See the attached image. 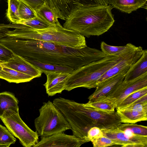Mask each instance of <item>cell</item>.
<instances>
[{"mask_svg": "<svg viewBox=\"0 0 147 147\" xmlns=\"http://www.w3.org/2000/svg\"><path fill=\"white\" fill-rule=\"evenodd\" d=\"M6 34L17 38L51 42L74 48L81 49L87 46L84 36L65 28L60 23L42 29H15L9 30Z\"/></svg>", "mask_w": 147, "mask_h": 147, "instance_id": "cell-3", "label": "cell"}, {"mask_svg": "<svg viewBox=\"0 0 147 147\" xmlns=\"http://www.w3.org/2000/svg\"><path fill=\"white\" fill-rule=\"evenodd\" d=\"M16 139L6 127L0 124V147H8L15 143Z\"/></svg>", "mask_w": 147, "mask_h": 147, "instance_id": "cell-28", "label": "cell"}, {"mask_svg": "<svg viewBox=\"0 0 147 147\" xmlns=\"http://www.w3.org/2000/svg\"><path fill=\"white\" fill-rule=\"evenodd\" d=\"M0 118L9 131L19 139L25 147H33L38 140L39 136L22 121L18 109H9L5 111Z\"/></svg>", "mask_w": 147, "mask_h": 147, "instance_id": "cell-6", "label": "cell"}, {"mask_svg": "<svg viewBox=\"0 0 147 147\" xmlns=\"http://www.w3.org/2000/svg\"><path fill=\"white\" fill-rule=\"evenodd\" d=\"M147 94V87L135 91L126 97L116 109H121L130 105L141 96Z\"/></svg>", "mask_w": 147, "mask_h": 147, "instance_id": "cell-26", "label": "cell"}, {"mask_svg": "<svg viewBox=\"0 0 147 147\" xmlns=\"http://www.w3.org/2000/svg\"><path fill=\"white\" fill-rule=\"evenodd\" d=\"M0 65L31 76L34 78L39 77L42 73L36 67L23 57L14 54L13 57L8 62Z\"/></svg>", "mask_w": 147, "mask_h": 147, "instance_id": "cell-14", "label": "cell"}, {"mask_svg": "<svg viewBox=\"0 0 147 147\" xmlns=\"http://www.w3.org/2000/svg\"><path fill=\"white\" fill-rule=\"evenodd\" d=\"M2 68L3 67L0 65V71L2 70Z\"/></svg>", "mask_w": 147, "mask_h": 147, "instance_id": "cell-36", "label": "cell"}, {"mask_svg": "<svg viewBox=\"0 0 147 147\" xmlns=\"http://www.w3.org/2000/svg\"><path fill=\"white\" fill-rule=\"evenodd\" d=\"M147 87V72L132 80H123L116 90L106 98H112L116 108L122 101L131 93Z\"/></svg>", "mask_w": 147, "mask_h": 147, "instance_id": "cell-10", "label": "cell"}, {"mask_svg": "<svg viewBox=\"0 0 147 147\" xmlns=\"http://www.w3.org/2000/svg\"><path fill=\"white\" fill-rule=\"evenodd\" d=\"M127 71L111 77L97 84L94 92L88 98V102L105 98L111 95L124 80Z\"/></svg>", "mask_w": 147, "mask_h": 147, "instance_id": "cell-12", "label": "cell"}, {"mask_svg": "<svg viewBox=\"0 0 147 147\" xmlns=\"http://www.w3.org/2000/svg\"><path fill=\"white\" fill-rule=\"evenodd\" d=\"M18 1V11L21 20H28L37 16L34 10L21 0Z\"/></svg>", "mask_w": 147, "mask_h": 147, "instance_id": "cell-29", "label": "cell"}, {"mask_svg": "<svg viewBox=\"0 0 147 147\" xmlns=\"http://www.w3.org/2000/svg\"><path fill=\"white\" fill-rule=\"evenodd\" d=\"M144 50L142 47H137L131 43L128 49L121 56L120 60L102 76L97 84L111 77L127 71L141 57Z\"/></svg>", "mask_w": 147, "mask_h": 147, "instance_id": "cell-8", "label": "cell"}, {"mask_svg": "<svg viewBox=\"0 0 147 147\" xmlns=\"http://www.w3.org/2000/svg\"><path fill=\"white\" fill-rule=\"evenodd\" d=\"M0 78L9 82L16 83L28 82L34 78L28 75L5 67L0 71Z\"/></svg>", "mask_w": 147, "mask_h": 147, "instance_id": "cell-18", "label": "cell"}, {"mask_svg": "<svg viewBox=\"0 0 147 147\" xmlns=\"http://www.w3.org/2000/svg\"><path fill=\"white\" fill-rule=\"evenodd\" d=\"M26 26L29 30L42 29L52 25L46 22L37 16L34 18L26 20H21L18 24Z\"/></svg>", "mask_w": 147, "mask_h": 147, "instance_id": "cell-24", "label": "cell"}, {"mask_svg": "<svg viewBox=\"0 0 147 147\" xmlns=\"http://www.w3.org/2000/svg\"><path fill=\"white\" fill-rule=\"evenodd\" d=\"M45 75L53 72H65L71 74L74 70L67 65L43 63L39 61L24 58Z\"/></svg>", "mask_w": 147, "mask_h": 147, "instance_id": "cell-16", "label": "cell"}, {"mask_svg": "<svg viewBox=\"0 0 147 147\" xmlns=\"http://www.w3.org/2000/svg\"><path fill=\"white\" fill-rule=\"evenodd\" d=\"M44 4L51 8L58 18L65 20L78 6L109 4L108 0H44Z\"/></svg>", "mask_w": 147, "mask_h": 147, "instance_id": "cell-7", "label": "cell"}, {"mask_svg": "<svg viewBox=\"0 0 147 147\" xmlns=\"http://www.w3.org/2000/svg\"><path fill=\"white\" fill-rule=\"evenodd\" d=\"M121 58V56H108L74 70L67 80L65 90L69 91L79 87L96 88L102 76Z\"/></svg>", "mask_w": 147, "mask_h": 147, "instance_id": "cell-4", "label": "cell"}, {"mask_svg": "<svg viewBox=\"0 0 147 147\" xmlns=\"http://www.w3.org/2000/svg\"><path fill=\"white\" fill-rule=\"evenodd\" d=\"M70 74L65 72H53L46 74L47 81L43 85L48 96H52L61 93L65 90L66 81Z\"/></svg>", "mask_w": 147, "mask_h": 147, "instance_id": "cell-13", "label": "cell"}, {"mask_svg": "<svg viewBox=\"0 0 147 147\" xmlns=\"http://www.w3.org/2000/svg\"><path fill=\"white\" fill-rule=\"evenodd\" d=\"M39 115L34 121L39 136L47 137L71 129L63 114L53 102L43 103L39 110Z\"/></svg>", "mask_w": 147, "mask_h": 147, "instance_id": "cell-5", "label": "cell"}, {"mask_svg": "<svg viewBox=\"0 0 147 147\" xmlns=\"http://www.w3.org/2000/svg\"><path fill=\"white\" fill-rule=\"evenodd\" d=\"M89 107L102 112L112 113L115 111L116 105L112 99L105 98L86 103Z\"/></svg>", "mask_w": 147, "mask_h": 147, "instance_id": "cell-21", "label": "cell"}, {"mask_svg": "<svg viewBox=\"0 0 147 147\" xmlns=\"http://www.w3.org/2000/svg\"><path fill=\"white\" fill-rule=\"evenodd\" d=\"M111 6L123 12L130 13L143 6L147 0H108Z\"/></svg>", "mask_w": 147, "mask_h": 147, "instance_id": "cell-17", "label": "cell"}, {"mask_svg": "<svg viewBox=\"0 0 147 147\" xmlns=\"http://www.w3.org/2000/svg\"><path fill=\"white\" fill-rule=\"evenodd\" d=\"M18 101L12 93L7 92L0 93V117L9 109H18Z\"/></svg>", "mask_w": 147, "mask_h": 147, "instance_id": "cell-20", "label": "cell"}, {"mask_svg": "<svg viewBox=\"0 0 147 147\" xmlns=\"http://www.w3.org/2000/svg\"><path fill=\"white\" fill-rule=\"evenodd\" d=\"M131 43H128L123 46H115L108 45L104 41L100 43L101 51L108 56L120 57L127 51Z\"/></svg>", "mask_w": 147, "mask_h": 147, "instance_id": "cell-23", "label": "cell"}, {"mask_svg": "<svg viewBox=\"0 0 147 147\" xmlns=\"http://www.w3.org/2000/svg\"><path fill=\"white\" fill-rule=\"evenodd\" d=\"M8 9L6 16L12 24H18L21 19L18 11V0H7Z\"/></svg>", "mask_w": 147, "mask_h": 147, "instance_id": "cell-25", "label": "cell"}, {"mask_svg": "<svg viewBox=\"0 0 147 147\" xmlns=\"http://www.w3.org/2000/svg\"><path fill=\"white\" fill-rule=\"evenodd\" d=\"M94 147H106L116 145L115 142L105 136L94 139L91 141Z\"/></svg>", "mask_w": 147, "mask_h": 147, "instance_id": "cell-31", "label": "cell"}, {"mask_svg": "<svg viewBox=\"0 0 147 147\" xmlns=\"http://www.w3.org/2000/svg\"><path fill=\"white\" fill-rule=\"evenodd\" d=\"M147 72V50L144 49L139 60L126 72L124 81L134 79Z\"/></svg>", "mask_w": 147, "mask_h": 147, "instance_id": "cell-15", "label": "cell"}, {"mask_svg": "<svg viewBox=\"0 0 147 147\" xmlns=\"http://www.w3.org/2000/svg\"><path fill=\"white\" fill-rule=\"evenodd\" d=\"M14 55L11 50L0 42V64L7 62Z\"/></svg>", "mask_w": 147, "mask_h": 147, "instance_id": "cell-30", "label": "cell"}, {"mask_svg": "<svg viewBox=\"0 0 147 147\" xmlns=\"http://www.w3.org/2000/svg\"><path fill=\"white\" fill-rule=\"evenodd\" d=\"M123 109L133 110L141 112H147V103L131 105Z\"/></svg>", "mask_w": 147, "mask_h": 147, "instance_id": "cell-35", "label": "cell"}, {"mask_svg": "<svg viewBox=\"0 0 147 147\" xmlns=\"http://www.w3.org/2000/svg\"><path fill=\"white\" fill-rule=\"evenodd\" d=\"M116 110V112L122 123H135L147 120V112L125 109Z\"/></svg>", "mask_w": 147, "mask_h": 147, "instance_id": "cell-19", "label": "cell"}, {"mask_svg": "<svg viewBox=\"0 0 147 147\" xmlns=\"http://www.w3.org/2000/svg\"><path fill=\"white\" fill-rule=\"evenodd\" d=\"M87 142L85 139L63 132L41 137L40 141L33 147H79Z\"/></svg>", "mask_w": 147, "mask_h": 147, "instance_id": "cell-11", "label": "cell"}, {"mask_svg": "<svg viewBox=\"0 0 147 147\" xmlns=\"http://www.w3.org/2000/svg\"><path fill=\"white\" fill-rule=\"evenodd\" d=\"M3 44L23 57L50 64L68 66L76 69L108 56L101 51L87 46L68 47L51 42L17 38L7 36Z\"/></svg>", "mask_w": 147, "mask_h": 147, "instance_id": "cell-1", "label": "cell"}, {"mask_svg": "<svg viewBox=\"0 0 147 147\" xmlns=\"http://www.w3.org/2000/svg\"><path fill=\"white\" fill-rule=\"evenodd\" d=\"M103 136V134L101 129L96 126L91 128L87 133V138L89 142Z\"/></svg>", "mask_w": 147, "mask_h": 147, "instance_id": "cell-32", "label": "cell"}, {"mask_svg": "<svg viewBox=\"0 0 147 147\" xmlns=\"http://www.w3.org/2000/svg\"><path fill=\"white\" fill-rule=\"evenodd\" d=\"M35 11L37 16L51 25L59 23L58 18L53 10L44 4Z\"/></svg>", "mask_w": 147, "mask_h": 147, "instance_id": "cell-22", "label": "cell"}, {"mask_svg": "<svg viewBox=\"0 0 147 147\" xmlns=\"http://www.w3.org/2000/svg\"><path fill=\"white\" fill-rule=\"evenodd\" d=\"M120 129L128 131L135 134L147 136V127L132 123H121L118 127Z\"/></svg>", "mask_w": 147, "mask_h": 147, "instance_id": "cell-27", "label": "cell"}, {"mask_svg": "<svg viewBox=\"0 0 147 147\" xmlns=\"http://www.w3.org/2000/svg\"><path fill=\"white\" fill-rule=\"evenodd\" d=\"M10 28L20 29V24H0V39L7 36V33L10 30Z\"/></svg>", "mask_w": 147, "mask_h": 147, "instance_id": "cell-33", "label": "cell"}, {"mask_svg": "<svg viewBox=\"0 0 147 147\" xmlns=\"http://www.w3.org/2000/svg\"><path fill=\"white\" fill-rule=\"evenodd\" d=\"M112 9L110 5L78 6L72 11L63 26L88 38L100 36L114 23Z\"/></svg>", "mask_w": 147, "mask_h": 147, "instance_id": "cell-2", "label": "cell"}, {"mask_svg": "<svg viewBox=\"0 0 147 147\" xmlns=\"http://www.w3.org/2000/svg\"><path fill=\"white\" fill-rule=\"evenodd\" d=\"M101 129L104 136L113 140L116 145L124 147H147V136L135 134L127 130L123 131L118 127Z\"/></svg>", "mask_w": 147, "mask_h": 147, "instance_id": "cell-9", "label": "cell"}, {"mask_svg": "<svg viewBox=\"0 0 147 147\" xmlns=\"http://www.w3.org/2000/svg\"><path fill=\"white\" fill-rule=\"evenodd\" d=\"M36 11L44 3V0H20Z\"/></svg>", "mask_w": 147, "mask_h": 147, "instance_id": "cell-34", "label": "cell"}]
</instances>
